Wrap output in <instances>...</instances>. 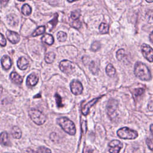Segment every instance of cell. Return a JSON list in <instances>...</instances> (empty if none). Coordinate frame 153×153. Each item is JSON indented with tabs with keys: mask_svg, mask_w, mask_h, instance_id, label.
<instances>
[{
	"mask_svg": "<svg viewBox=\"0 0 153 153\" xmlns=\"http://www.w3.org/2000/svg\"><path fill=\"white\" fill-rule=\"evenodd\" d=\"M134 75L143 81H149L151 79V74L148 68L142 62H136L134 68Z\"/></svg>",
	"mask_w": 153,
	"mask_h": 153,
	"instance_id": "cell-1",
	"label": "cell"
},
{
	"mask_svg": "<svg viewBox=\"0 0 153 153\" xmlns=\"http://www.w3.org/2000/svg\"><path fill=\"white\" fill-rule=\"evenodd\" d=\"M57 123L68 134L74 135L76 133L75 124L72 121L66 117H60L57 120Z\"/></svg>",
	"mask_w": 153,
	"mask_h": 153,
	"instance_id": "cell-2",
	"label": "cell"
},
{
	"mask_svg": "<svg viewBox=\"0 0 153 153\" xmlns=\"http://www.w3.org/2000/svg\"><path fill=\"white\" fill-rule=\"evenodd\" d=\"M30 119L36 124L41 126L47 120V117L41 111L36 109H31L28 112Z\"/></svg>",
	"mask_w": 153,
	"mask_h": 153,
	"instance_id": "cell-3",
	"label": "cell"
},
{
	"mask_svg": "<svg viewBox=\"0 0 153 153\" xmlns=\"http://www.w3.org/2000/svg\"><path fill=\"white\" fill-rule=\"evenodd\" d=\"M117 133L118 137L123 139H134L138 136L136 131L131 130L127 127L120 128Z\"/></svg>",
	"mask_w": 153,
	"mask_h": 153,
	"instance_id": "cell-4",
	"label": "cell"
},
{
	"mask_svg": "<svg viewBox=\"0 0 153 153\" xmlns=\"http://www.w3.org/2000/svg\"><path fill=\"white\" fill-rule=\"evenodd\" d=\"M59 68L63 73L67 75L72 74L75 69L74 63L68 60L61 61L59 63Z\"/></svg>",
	"mask_w": 153,
	"mask_h": 153,
	"instance_id": "cell-5",
	"label": "cell"
},
{
	"mask_svg": "<svg viewBox=\"0 0 153 153\" xmlns=\"http://www.w3.org/2000/svg\"><path fill=\"white\" fill-rule=\"evenodd\" d=\"M141 51L143 56L149 62H153V49L148 44H143L141 45Z\"/></svg>",
	"mask_w": 153,
	"mask_h": 153,
	"instance_id": "cell-6",
	"label": "cell"
},
{
	"mask_svg": "<svg viewBox=\"0 0 153 153\" xmlns=\"http://www.w3.org/2000/svg\"><path fill=\"white\" fill-rule=\"evenodd\" d=\"M71 92L75 95H79L82 93L83 87L81 82L78 80L74 79L70 84Z\"/></svg>",
	"mask_w": 153,
	"mask_h": 153,
	"instance_id": "cell-7",
	"label": "cell"
},
{
	"mask_svg": "<svg viewBox=\"0 0 153 153\" xmlns=\"http://www.w3.org/2000/svg\"><path fill=\"white\" fill-rule=\"evenodd\" d=\"M123 143L118 140H113L109 143V152L118 153L123 148Z\"/></svg>",
	"mask_w": 153,
	"mask_h": 153,
	"instance_id": "cell-8",
	"label": "cell"
},
{
	"mask_svg": "<svg viewBox=\"0 0 153 153\" xmlns=\"http://www.w3.org/2000/svg\"><path fill=\"white\" fill-rule=\"evenodd\" d=\"M101 98V97H96V98H94L93 99H92L91 100H90V102H88L87 104H85L82 108V110H81V112L82 114L84 115H87L89 111H90V108L94 105H95L97 101Z\"/></svg>",
	"mask_w": 153,
	"mask_h": 153,
	"instance_id": "cell-9",
	"label": "cell"
},
{
	"mask_svg": "<svg viewBox=\"0 0 153 153\" xmlns=\"http://www.w3.org/2000/svg\"><path fill=\"white\" fill-rule=\"evenodd\" d=\"M6 36L9 41L13 44H17L20 41V36L17 32L8 30L6 32Z\"/></svg>",
	"mask_w": 153,
	"mask_h": 153,
	"instance_id": "cell-10",
	"label": "cell"
},
{
	"mask_svg": "<svg viewBox=\"0 0 153 153\" xmlns=\"http://www.w3.org/2000/svg\"><path fill=\"white\" fill-rule=\"evenodd\" d=\"M118 106V102L114 99H110L107 106V113L109 116H111L116 111Z\"/></svg>",
	"mask_w": 153,
	"mask_h": 153,
	"instance_id": "cell-11",
	"label": "cell"
},
{
	"mask_svg": "<svg viewBox=\"0 0 153 153\" xmlns=\"http://www.w3.org/2000/svg\"><path fill=\"white\" fill-rule=\"evenodd\" d=\"M1 65L4 70H8L11 68L12 63L10 57L7 55H4L1 59Z\"/></svg>",
	"mask_w": 153,
	"mask_h": 153,
	"instance_id": "cell-12",
	"label": "cell"
},
{
	"mask_svg": "<svg viewBox=\"0 0 153 153\" xmlns=\"http://www.w3.org/2000/svg\"><path fill=\"white\" fill-rule=\"evenodd\" d=\"M38 76L35 74H30L26 79V85L29 87H33L38 82Z\"/></svg>",
	"mask_w": 153,
	"mask_h": 153,
	"instance_id": "cell-13",
	"label": "cell"
},
{
	"mask_svg": "<svg viewBox=\"0 0 153 153\" xmlns=\"http://www.w3.org/2000/svg\"><path fill=\"white\" fill-rule=\"evenodd\" d=\"M17 65L20 69L25 70L28 68L29 63V61L25 57H21L18 59Z\"/></svg>",
	"mask_w": 153,
	"mask_h": 153,
	"instance_id": "cell-14",
	"label": "cell"
},
{
	"mask_svg": "<svg viewBox=\"0 0 153 153\" xmlns=\"http://www.w3.org/2000/svg\"><path fill=\"white\" fill-rule=\"evenodd\" d=\"M10 78L11 80L16 84H20L23 82V78L16 72H12L10 74Z\"/></svg>",
	"mask_w": 153,
	"mask_h": 153,
	"instance_id": "cell-15",
	"label": "cell"
},
{
	"mask_svg": "<svg viewBox=\"0 0 153 153\" xmlns=\"http://www.w3.org/2000/svg\"><path fill=\"white\" fill-rule=\"evenodd\" d=\"M41 41L43 43H45L48 45H52L54 41L53 36L48 33L44 34L41 38Z\"/></svg>",
	"mask_w": 153,
	"mask_h": 153,
	"instance_id": "cell-16",
	"label": "cell"
},
{
	"mask_svg": "<svg viewBox=\"0 0 153 153\" xmlns=\"http://www.w3.org/2000/svg\"><path fill=\"white\" fill-rule=\"evenodd\" d=\"M11 133L13 137L16 139H20L22 137V134L21 130L17 126L13 127L11 131Z\"/></svg>",
	"mask_w": 153,
	"mask_h": 153,
	"instance_id": "cell-17",
	"label": "cell"
},
{
	"mask_svg": "<svg viewBox=\"0 0 153 153\" xmlns=\"http://www.w3.org/2000/svg\"><path fill=\"white\" fill-rule=\"evenodd\" d=\"M105 71L106 74L110 77H113L116 73V70L111 63H109L106 66Z\"/></svg>",
	"mask_w": 153,
	"mask_h": 153,
	"instance_id": "cell-18",
	"label": "cell"
},
{
	"mask_svg": "<svg viewBox=\"0 0 153 153\" xmlns=\"http://www.w3.org/2000/svg\"><path fill=\"white\" fill-rule=\"evenodd\" d=\"M1 143L4 146H7L9 144L8 135L6 131H3L1 134Z\"/></svg>",
	"mask_w": 153,
	"mask_h": 153,
	"instance_id": "cell-19",
	"label": "cell"
},
{
	"mask_svg": "<svg viewBox=\"0 0 153 153\" xmlns=\"http://www.w3.org/2000/svg\"><path fill=\"white\" fill-rule=\"evenodd\" d=\"M126 54L125 52V50L123 48L118 50L117 51L116 53V57L117 58V59L119 61H123L125 59H126Z\"/></svg>",
	"mask_w": 153,
	"mask_h": 153,
	"instance_id": "cell-20",
	"label": "cell"
},
{
	"mask_svg": "<svg viewBox=\"0 0 153 153\" xmlns=\"http://www.w3.org/2000/svg\"><path fill=\"white\" fill-rule=\"evenodd\" d=\"M56 57V54L53 52H48L45 56V61L47 63H51L53 62Z\"/></svg>",
	"mask_w": 153,
	"mask_h": 153,
	"instance_id": "cell-21",
	"label": "cell"
},
{
	"mask_svg": "<svg viewBox=\"0 0 153 153\" xmlns=\"http://www.w3.org/2000/svg\"><path fill=\"white\" fill-rule=\"evenodd\" d=\"M22 13L23 15L27 16L32 13V8L27 4H24L22 7Z\"/></svg>",
	"mask_w": 153,
	"mask_h": 153,
	"instance_id": "cell-22",
	"label": "cell"
},
{
	"mask_svg": "<svg viewBox=\"0 0 153 153\" xmlns=\"http://www.w3.org/2000/svg\"><path fill=\"white\" fill-rule=\"evenodd\" d=\"M45 27L44 26H41L38 27L36 29H35V30L32 33L31 36H36L41 35L43 34L45 32Z\"/></svg>",
	"mask_w": 153,
	"mask_h": 153,
	"instance_id": "cell-23",
	"label": "cell"
},
{
	"mask_svg": "<svg viewBox=\"0 0 153 153\" xmlns=\"http://www.w3.org/2000/svg\"><path fill=\"white\" fill-rule=\"evenodd\" d=\"M89 69L93 74H97V72H99V67L96 63V62L94 61L90 62L89 65Z\"/></svg>",
	"mask_w": 153,
	"mask_h": 153,
	"instance_id": "cell-24",
	"label": "cell"
},
{
	"mask_svg": "<svg viewBox=\"0 0 153 153\" xmlns=\"http://www.w3.org/2000/svg\"><path fill=\"white\" fill-rule=\"evenodd\" d=\"M99 31L101 33L105 34L109 32V25L105 23H102L99 26Z\"/></svg>",
	"mask_w": 153,
	"mask_h": 153,
	"instance_id": "cell-25",
	"label": "cell"
},
{
	"mask_svg": "<svg viewBox=\"0 0 153 153\" xmlns=\"http://www.w3.org/2000/svg\"><path fill=\"white\" fill-rule=\"evenodd\" d=\"M57 38L60 42H65L67 39V34L62 31H59L57 34Z\"/></svg>",
	"mask_w": 153,
	"mask_h": 153,
	"instance_id": "cell-26",
	"label": "cell"
},
{
	"mask_svg": "<svg viewBox=\"0 0 153 153\" xmlns=\"http://www.w3.org/2000/svg\"><path fill=\"white\" fill-rule=\"evenodd\" d=\"M55 99H56V104L58 108H62L63 106V104L62 103V97L60 96V95L57 93L55 94L54 96Z\"/></svg>",
	"mask_w": 153,
	"mask_h": 153,
	"instance_id": "cell-27",
	"label": "cell"
},
{
	"mask_svg": "<svg viewBox=\"0 0 153 153\" xmlns=\"http://www.w3.org/2000/svg\"><path fill=\"white\" fill-rule=\"evenodd\" d=\"M81 15V13L79 10H75V11H74L71 13V17L72 20H78V18Z\"/></svg>",
	"mask_w": 153,
	"mask_h": 153,
	"instance_id": "cell-28",
	"label": "cell"
},
{
	"mask_svg": "<svg viewBox=\"0 0 153 153\" xmlns=\"http://www.w3.org/2000/svg\"><path fill=\"white\" fill-rule=\"evenodd\" d=\"M100 48V44L98 41L94 42L91 45V50L93 51H96Z\"/></svg>",
	"mask_w": 153,
	"mask_h": 153,
	"instance_id": "cell-29",
	"label": "cell"
},
{
	"mask_svg": "<svg viewBox=\"0 0 153 153\" xmlns=\"http://www.w3.org/2000/svg\"><path fill=\"white\" fill-rule=\"evenodd\" d=\"M16 16H8V17H7V20H8V23L10 25H12V26H14L15 25H17V23H16V22H14V19H16Z\"/></svg>",
	"mask_w": 153,
	"mask_h": 153,
	"instance_id": "cell-30",
	"label": "cell"
},
{
	"mask_svg": "<svg viewBox=\"0 0 153 153\" xmlns=\"http://www.w3.org/2000/svg\"><path fill=\"white\" fill-rule=\"evenodd\" d=\"M144 92V90L142 88H136L134 90V96L136 97H138V96H140Z\"/></svg>",
	"mask_w": 153,
	"mask_h": 153,
	"instance_id": "cell-31",
	"label": "cell"
},
{
	"mask_svg": "<svg viewBox=\"0 0 153 153\" xmlns=\"http://www.w3.org/2000/svg\"><path fill=\"white\" fill-rule=\"evenodd\" d=\"M57 17H58V15H57V14L56 13L54 14V17L53 19L49 22L48 23H51V29H53L56 26V25L57 23Z\"/></svg>",
	"mask_w": 153,
	"mask_h": 153,
	"instance_id": "cell-32",
	"label": "cell"
},
{
	"mask_svg": "<svg viewBox=\"0 0 153 153\" xmlns=\"http://www.w3.org/2000/svg\"><path fill=\"white\" fill-rule=\"evenodd\" d=\"M146 143L149 149L153 151V139L150 138H147L146 139Z\"/></svg>",
	"mask_w": 153,
	"mask_h": 153,
	"instance_id": "cell-33",
	"label": "cell"
},
{
	"mask_svg": "<svg viewBox=\"0 0 153 153\" xmlns=\"http://www.w3.org/2000/svg\"><path fill=\"white\" fill-rule=\"evenodd\" d=\"M36 152H51V151L50 149L47 148L44 146H40L39 148H38V149H37V151Z\"/></svg>",
	"mask_w": 153,
	"mask_h": 153,
	"instance_id": "cell-34",
	"label": "cell"
},
{
	"mask_svg": "<svg viewBox=\"0 0 153 153\" xmlns=\"http://www.w3.org/2000/svg\"><path fill=\"white\" fill-rule=\"evenodd\" d=\"M81 23L80 22L79 20H75V21H74L72 23H71V26L75 28H76V29H78L81 27Z\"/></svg>",
	"mask_w": 153,
	"mask_h": 153,
	"instance_id": "cell-35",
	"label": "cell"
},
{
	"mask_svg": "<svg viewBox=\"0 0 153 153\" xmlns=\"http://www.w3.org/2000/svg\"><path fill=\"white\" fill-rule=\"evenodd\" d=\"M1 38H0V44L1 47H5L7 44V41L6 39L5 38L4 36L3 35L2 33H1Z\"/></svg>",
	"mask_w": 153,
	"mask_h": 153,
	"instance_id": "cell-36",
	"label": "cell"
},
{
	"mask_svg": "<svg viewBox=\"0 0 153 153\" xmlns=\"http://www.w3.org/2000/svg\"><path fill=\"white\" fill-rule=\"evenodd\" d=\"M9 0H1V5H6L8 2Z\"/></svg>",
	"mask_w": 153,
	"mask_h": 153,
	"instance_id": "cell-37",
	"label": "cell"
},
{
	"mask_svg": "<svg viewBox=\"0 0 153 153\" xmlns=\"http://www.w3.org/2000/svg\"><path fill=\"white\" fill-rule=\"evenodd\" d=\"M150 131L152 133V134H153V124H151L150 126Z\"/></svg>",
	"mask_w": 153,
	"mask_h": 153,
	"instance_id": "cell-38",
	"label": "cell"
},
{
	"mask_svg": "<svg viewBox=\"0 0 153 153\" xmlns=\"http://www.w3.org/2000/svg\"><path fill=\"white\" fill-rule=\"evenodd\" d=\"M148 3H151V2H153V0H145Z\"/></svg>",
	"mask_w": 153,
	"mask_h": 153,
	"instance_id": "cell-39",
	"label": "cell"
},
{
	"mask_svg": "<svg viewBox=\"0 0 153 153\" xmlns=\"http://www.w3.org/2000/svg\"><path fill=\"white\" fill-rule=\"evenodd\" d=\"M69 2H74V1H78V0H67Z\"/></svg>",
	"mask_w": 153,
	"mask_h": 153,
	"instance_id": "cell-40",
	"label": "cell"
},
{
	"mask_svg": "<svg viewBox=\"0 0 153 153\" xmlns=\"http://www.w3.org/2000/svg\"><path fill=\"white\" fill-rule=\"evenodd\" d=\"M18 1H21V2H23V1H25V0H18Z\"/></svg>",
	"mask_w": 153,
	"mask_h": 153,
	"instance_id": "cell-41",
	"label": "cell"
}]
</instances>
